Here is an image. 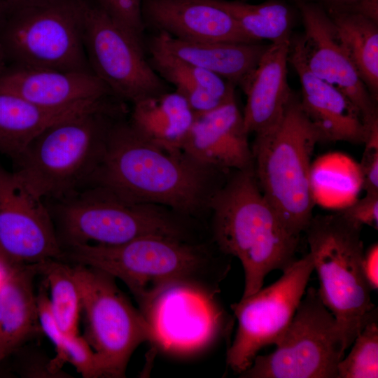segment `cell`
I'll return each mask as SVG.
<instances>
[{
    "mask_svg": "<svg viewBox=\"0 0 378 378\" xmlns=\"http://www.w3.org/2000/svg\"><path fill=\"white\" fill-rule=\"evenodd\" d=\"M226 173L183 150H169L147 141L129 122H116L110 126L102 159L85 187H101L131 202L197 216L209 209Z\"/></svg>",
    "mask_w": 378,
    "mask_h": 378,
    "instance_id": "6da1fadb",
    "label": "cell"
},
{
    "mask_svg": "<svg viewBox=\"0 0 378 378\" xmlns=\"http://www.w3.org/2000/svg\"><path fill=\"white\" fill-rule=\"evenodd\" d=\"M206 244L164 236H146L118 245L76 244L62 260L91 267L122 281L140 310L162 290L178 284L217 293L230 262Z\"/></svg>",
    "mask_w": 378,
    "mask_h": 378,
    "instance_id": "7a4b0ae2",
    "label": "cell"
},
{
    "mask_svg": "<svg viewBox=\"0 0 378 378\" xmlns=\"http://www.w3.org/2000/svg\"><path fill=\"white\" fill-rule=\"evenodd\" d=\"M233 172L214 192L209 209L217 248L242 265L244 298L259 290L270 272H283L297 260L300 237L264 196L253 168Z\"/></svg>",
    "mask_w": 378,
    "mask_h": 378,
    "instance_id": "3957f363",
    "label": "cell"
},
{
    "mask_svg": "<svg viewBox=\"0 0 378 378\" xmlns=\"http://www.w3.org/2000/svg\"><path fill=\"white\" fill-rule=\"evenodd\" d=\"M321 136L293 92L279 122L255 135L253 173L260 190L286 228L300 237L313 217L311 159Z\"/></svg>",
    "mask_w": 378,
    "mask_h": 378,
    "instance_id": "277c9868",
    "label": "cell"
},
{
    "mask_svg": "<svg viewBox=\"0 0 378 378\" xmlns=\"http://www.w3.org/2000/svg\"><path fill=\"white\" fill-rule=\"evenodd\" d=\"M115 111H88L50 125L13 160V172L44 200L83 189L102 159Z\"/></svg>",
    "mask_w": 378,
    "mask_h": 378,
    "instance_id": "5b68a950",
    "label": "cell"
},
{
    "mask_svg": "<svg viewBox=\"0 0 378 378\" xmlns=\"http://www.w3.org/2000/svg\"><path fill=\"white\" fill-rule=\"evenodd\" d=\"M361 230L337 211L313 216L304 232L318 278V295L335 316L346 349L365 325L377 317L362 271Z\"/></svg>",
    "mask_w": 378,
    "mask_h": 378,
    "instance_id": "8992f818",
    "label": "cell"
},
{
    "mask_svg": "<svg viewBox=\"0 0 378 378\" xmlns=\"http://www.w3.org/2000/svg\"><path fill=\"white\" fill-rule=\"evenodd\" d=\"M48 206L64 248L76 244L118 245L146 236L189 239L188 227L171 209L127 200L90 186Z\"/></svg>",
    "mask_w": 378,
    "mask_h": 378,
    "instance_id": "52a82bcc",
    "label": "cell"
},
{
    "mask_svg": "<svg viewBox=\"0 0 378 378\" xmlns=\"http://www.w3.org/2000/svg\"><path fill=\"white\" fill-rule=\"evenodd\" d=\"M83 0H40L17 8L0 42L19 66L92 72L84 44Z\"/></svg>",
    "mask_w": 378,
    "mask_h": 378,
    "instance_id": "ba28073f",
    "label": "cell"
},
{
    "mask_svg": "<svg viewBox=\"0 0 378 378\" xmlns=\"http://www.w3.org/2000/svg\"><path fill=\"white\" fill-rule=\"evenodd\" d=\"M85 318V339L97 354L105 377H123L129 360L143 342L155 344L154 331L115 283L99 270L70 265Z\"/></svg>",
    "mask_w": 378,
    "mask_h": 378,
    "instance_id": "9c48e42d",
    "label": "cell"
},
{
    "mask_svg": "<svg viewBox=\"0 0 378 378\" xmlns=\"http://www.w3.org/2000/svg\"><path fill=\"white\" fill-rule=\"evenodd\" d=\"M275 346L269 354H258L239 377L337 378L338 365L346 350L335 316L312 286Z\"/></svg>",
    "mask_w": 378,
    "mask_h": 378,
    "instance_id": "30bf717a",
    "label": "cell"
},
{
    "mask_svg": "<svg viewBox=\"0 0 378 378\" xmlns=\"http://www.w3.org/2000/svg\"><path fill=\"white\" fill-rule=\"evenodd\" d=\"M314 271L309 253L283 271L267 287L231 305L237 320L236 334L227 351V365L240 374L260 351L275 345L289 326Z\"/></svg>",
    "mask_w": 378,
    "mask_h": 378,
    "instance_id": "8fae6325",
    "label": "cell"
},
{
    "mask_svg": "<svg viewBox=\"0 0 378 378\" xmlns=\"http://www.w3.org/2000/svg\"><path fill=\"white\" fill-rule=\"evenodd\" d=\"M84 44L91 71L113 96L134 103L167 91L144 55L143 43L99 6L86 2Z\"/></svg>",
    "mask_w": 378,
    "mask_h": 378,
    "instance_id": "7c38bea8",
    "label": "cell"
},
{
    "mask_svg": "<svg viewBox=\"0 0 378 378\" xmlns=\"http://www.w3.org/2000/svg\"><path fill=\"white\" fill-rule=\"evenodd\" d=\"M303 34L290 39L289 52L319 79L344 93L367 127L378 122L377 101L354 65L337 29L320 5L298 1Z\"/></svg>",
    "mask_w": 378,
    "mask_h": 378,
    "instance_id": "4fadbf2b",
    "label": "cell"
},
{
    "mask_svg": "<svg viewBox=\"0 0 378 378\" xmlns=\"http://www.w3.org/2000/svg\"><path fill=\"white\" fill-rule=\"evenodd\" d=\"M63 253L45 200L0 164V259L11 267L62 260Z\"/></svg>",
    "mask_w": 378,
    "mask_h": 378,
    "instance_id": "5bb4252c",
    "label": "cell"
},
{
    "mask_svg": "<svg viewBox=\"0 0 378 378\" xmlns=\"http://www.w3.org/2000/svg\"><path fill=\"white\" fill-rule=\"evenodd\" d=\"M216 293L187 284L168 287L142 309L155 336V344L173 352L195 351L221 330L223 312Z\"/></svg>",
    "mask_w": 378,
    "mask_h": 378,
    "instance_id": "9a60e30c",
    "label": "cell"
},
{
    "mask_svg": "<svg viewBox=\"0 0 378 378\" xmlns=\"http://www.w3.org/2000/svg\"><path fill=\"white\" fill-rule=\"evenodd\" d=\"M235 96L196 114L182 150L197 162L224 172L253 168L251 146Z\"/></svg>",
    "mask_w": 378,
    "mask_h": 378,
    "instance_id": "2e32d148",
    "label": "cell"
},
{
    "mask_svg": "<svg viewBox=\"0 0 378 378\" xmlns=\"http://www.w3.org/2000/svg\"><path fill=\"white\" fill-rule=\"evenodd\" d=\"M0 89L36 105L53 109L107 102L113 96L92 72L17 66L0 76Z\"/></svg>",
    "mask_w": 378,
    "mask_h": 378,
    "instance_id": "e0dca14e",
    "label": "cell"
},
{
    "mask_svg": "<svg viewBox=\"0 0 378 378\" xmlns=\"http://www.w3.org/2000/svg\"><path fill=\"white\" fill-rule=\"evenodd\" d=\"M144 24L181 40L255 42L214 0H144Z\"/></svg>",
    "mask_w": 378,
    "mask_h": 378,
    "instance_id": "ac0fdd59",
    "label": "cell"
},
{
    "mask_svg": "<svg viewBox=\"0 0 378 378\" xmlns=\"http://www.w3.org/2000/svg\"><path fill=\"white\" fill-rule=\"evenodd\" d=\"M290 38L271 43L242 88L243 118L248 134L264 133L282 118L293 94L288 82Z\"/></svg>",
    "mask_w": 378,
    "mask_h": 378,
    "instance_id": "d6986e66",
    "label": "cell"
},
{
    "mask_svg": "<svg viewBox=\"0 0 378 378\" xmlns=\"http://www.w3.org/2000/svg\"><path fill=\"white\" fill-rule=\"evenodd\" d=\"M288 62L300 79L302 108L319 132L322 142L363 144L368 129L349 99L335 87L310 73L290 52Z\"/></svg>",
    "mask_w": 378,
    "mask_h": 378,
    "instance_id": "ffe728a7",
    "label": "cell"
},
{
    "mask_svg": "<svg viewBox=\"0 0 378 378\" xmlns=\"http://www.w3.org/2000/svg\"><path fill=\"white\" fill-rule=\"evenodd\" d=\"M269 45L225 41H186L158 31L149 48L171 54L241 89Z\"/></svg>",
    "mask_w": 378,
    "mask_h": 378,
    "instance_id": "44dd1931",
    "label": "cell"
},
{
    "mask_svg": "<svg viewBox=\"0 0 378 378\" xmlns=\"http://www.w3.org/2000/svg\"><path fill=\"white\" fill-rule=\"evenodd\" d=\"M37 263L8 267L0 284V360L42 332L34 279Z\"/></svg>",
    "mask_w": 378,
    "mask_h": 378,
    "instance_id": "7402d4cb",
    "label": "cell"
},
{
    "mask_svg": "<svg viewBox=\"0 0 378 378\" xmlns=\"http://www.w3.org/2000/svg\"><path fill=\"white\" fill-rule=\"evenodd\" d=\"M107 106V102H101L62 109L48 108L0 89V153L14 160L50 125Z\"/></svg>",
    "mask_w": 378,
    "mask_h": 378,
    "instance_id": "603a6c76",
    "label": "cell"
},
{
    "mask_svg": "<svg viewBox=\"0 0 378 378\" xmlns=\"http://www.w3.org/2000/svg\"><path fill=\"white\" fill-rule=\"evenodd\" d=\"M129 123L147 141L169 150H182L195 114L176 91L164 92L132 103Z\"/></svg>",
    "mask_w": 378,
    "mask_h": 378,
    "instance_id": "cb8c5ba5",
    "label": "cell"
},
{
    "mask_svg": "<svg viewBox=\"0 0 378 378\" xmlns=\"http://www.w3.org/2000/svg\"><path fill=\"white\" fill-rule=\"evenodd\" d=\"M149 50L153 69L174 85L195 115L212 110L235 96V86L218 76L167 52Z\"/></svg>",
    "mask_w": 378,
    "mask_h": 378,
    "instance_id": "d4e9b609",
    "label": "cell"
},
{
    "mask_svg": "<svg viewBox=\"0 0 378 378\" xmlns=\"http://www.w3.org/2000/svg\"><path fill=\"white\" fill-rule=\"evenodd\" d=\"M359 76L373 98L378 95L377 21L362 13L328 9Z\"/></svg>",
    "mask_w": 378,
    "mask_h": 378,
    "instance_id": "484cf974",
    "label": "cell"
},
{
    "mask_svg": "<svg viewBox=\"0 0 378 378\" xmlns=\"http://www.w3.org/2000/svg\"><path fill=\"white\" fill-rule=\"evenodd\" d=\"M237 21L253 41L272 43L291 38L292 14L289 8L277 1L251 4L241 0H214Z\"/></svg>",
    "mask_w": 378,
    "mask_h": 378,
    "instance_id": "4316f807",
    "label": "cell"
},
{
    "mask_svg": "<svg viewBox=\"0 0 378 378\" xmlns=\"http://www.w3.org/2000/svg\"><path fill=\"white\" fill-rule=\"evenodd\" d=\"M37 266L38 274L45 276L50 308L58 326L66 335L78 334L80 296L70 265L62 260L50 259L37 263Z\"/></svg>",
    "mask_w": 378,
    "mask_h": 378,
    "instance_id": "83f0119b",
    "label": "cell"
},
{
    "mask_svg": "<svg viewBox=\"0 0 378 378\" xmlns=\"http://www.w3.org/2000/svg\"><path fill=\"white\" fill-rule=\"evenodd\" d=\"M350 347L349 354L338 365L337 378H377V317L365 325Z\"/></svg>",
    "mask_w": 378,
    "mask_h": 378,
    "instance_id": "f1b7e54d",
    "label": "cell"
},
{
    "mask_svg": "<svg viewBox=\"0 0 378 378\" xmlns=\"http://www.w3.org/2000/svg\"><path fill=\"white\" fill-rule=\"evenodd\" d=\"M69 363L85 378L105 377L98 357L84 337L65 335L61 352L50 360L48 368L52 374Z\"/></svg>",
    "mask_w": 378,
    "mask_h": 378,
    "instance_id": "f546056e",
    "label": "cell"
},
{
    "mask_svg": "<svg viewBox=\"0 0 378 378\" xmlns=\"http://www.w3.org/2000/svg\"><path fill=\"white\" fill-rule=\"evenodd\" d=\"M98 1V6L135 38L143 43L145 28L142 15L144 0Z\"/></svg>",
    "mask_w": 378,
    "mask_h": 378,
    "instance_id": "4dcf8cb0",
    "label": "cell"
},
{
    "mask_svg": "<svg viewBox=\"0 0 378 378\" xmlns=\"http://www.w3.org/2000/svg\"><path fill=\"white\" fill-rule=\"evenodd\" d=\"M359 164L362 185L365 192H378V123L370 127Z\"/></svg>",
    "mask_w": 378,
    "mask_h": 378,
    "instance_id": "1f68e13d",
    "label": "cell"
},
{
    "mask_svg": "<svg viewBox=\"0 0 378 378\" xmlns=\"http://www.w3.org/2000/svg\"><path fill=\"white\" fill-rule=\"evenodd\" d=\"M353 224L363 227L370 226L378 228V192H365L358 199L338 211Z\"/></svg>",
    "mask_w": 378,
    "mask_h": 378,
    "instance_id": "d6a6232c",
    "label": "cell"
},
{
    "mask_svg": "<svg viewBox=\"0 0 378 378\" xmlns=\"http://www.w3.org/2000/svg\"><path fill=\"white\" fill-rule=\"evenodd\" d=\"M38 321L42 332L55 346L56 355H58L63 346L65 333L58 326L50 308L49 298L46 289L41 287L36 295Z\"/></svg>",
    "mask_w": 378,
    "mask_h": 378,
    "instance_id": "836d02e7",
    "label": "cell"
},
{
    "mask_svg": "<svg viewBox=\"0 0 378 378\" xmlns=\"http://www.w3.org/2000/svg\"><path fill=\"white\" fill-rule=\"evenodd\" d=\"M328 8L354 11L375 21L378 20V0H323Z\"/></svg>",
    "mask_w": 378,
    "mask_h": 378,
    "instance_id": "e575fe53",
    "label": "cell"
},
{
    "mask_svg": "<svg viewBox=\"0 0 378 378\" xmlns=\"http://www.w3.org/2000/svg\"><path fill=\"white\" fill-rule=\"evenodd\" d=\"M362 271L366 282L372 290L378 288V244H371L364 250L362 258Z\"/></svg>",
    "mask_w": 378,
    "mask_h": 378,
    "instance_id": "d590c367",
    "label": "cell"
},
{
    "mask_svg": "<svg viewBox=\"0 0 378 378\" xmlns=\"http://www.w3.org/2000/svg\"><path fill=\"white\" fill-rule=\"evenodd\" d=\"M6 1L10 6H12L13 7L17 9V8L31 4L40 0H6Z\"/></svg>",
    "mask_w": 378,
    "mask_h": 378,
    "instance_id": "8d00e7d4",
    "label": "cell"
},
{
    "mask_svg": "<svg viewBox=\"0 0 378 378\" xmlns=\"http://www.w3.org/2000/svg\"><path fill=\"white\" fill-rule=\"evenodd\" d=\"M7 59L5 50L0 42V76L6 71V62Z\"/></svg>",
    "mask_w": 378,
    "mask_h": 378,
    "instance_id": "74e56055",
    "label": "cell"
},
{
    "mask_svg": "<svg viewBox=\"0 0 378 378\" xmlns=\"http://www.w3.org/2000/svg\"><path fill=\"white\" fill-rule=\"evenodd\" d=\"M8 267V265L0 259V284L6 274Z\"/></svg>",
    "mask_w": 378,
    "mask_h": 378,
    "instance_id": "f35d334b",
    "label": "cell"
}]
</instances>
